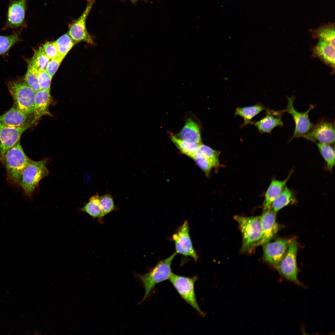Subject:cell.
Wrapping results in <instances>:
<instances>
[{"instance_id":"cell-1","label":"cell","mask_w":335,"mask_h":335,"mask_svg":"<svg viewBox=\"0 0 335 335\" xmlns=\"http://www.w3.org/2000/svg\"><path fill=\"white\" fill-rule=\"evenodd\" d=\"M31 160L19 141L7 152L2 163L6 169L7 181L15 185L20 186L22 173Z\"/></svg>"},{"instance_id":"cell-2","label":"cell","mask_w":335,"mask_h":335,"mask_svg":"<svg viewBox=\"0 0 335 335\" xmlns=\"http://www.w3.org/2000/svg\"><path fill=\"white\" fill-rule=\"evenodd\" d=\"M234 218L239 224L242 235L241 251L243 252H250L260 246L262 235L261 216H236Z\"/></svg>"},{"instance_id":"cell-3","label":"cell","mask_w":335,"mask_h":335,"mask_svg":"<svg viewBox=\"0 0 335 335\" xmlns=\"http://www.w3.org/2000/svg\"><path fill=\"white\" fill-rule=\"evenodd\" d=\"M176 254L174 252L169 257L159 261L146 274H135V278L141 283L145 289V294L141 302L148 297L156 284L169 279L172 273V262Z\"/></svg>"},{"instance_id":"cell-4","label":"cell","mask_w":335,"mask_h":335,"mask_svg":"<svg viewBox=\"0 0 335 335\" xmlns=\"http://www.w3.org/2000/svg\"><path fill=\"white\" fill-rule=\"evenodd\" d=\"M7 86L14 100V106L26 114H33L36 92L24 80L10 82Z\"/></svg>"},{"instance_id":"cell-5","label":"cell","mask_w":335,"mask_h":335,"mask_svg":"<svg viewBox=\"0 0 335 335\" xmlns=\"http://www.w3.org/2000/svg\"><path fill=\"white\" fill-rule=\"evenodd\" d=\"M47 161L31 160L24 169L21 175L20 186L25 194L31 196L40 181L49 173L46 167Z\"/></svg>"},{"instance_id":"cell-6","label":"cell","mask_w":335,"mask_h":335,"mask_svg":"<svg viewBox=\"0 0 335 335\" xmlns=\"http://www.w3.org/2000/svg\"><path fill=\"white\" fill-rule=\"evenodd\" d=\"M197 279L196 276L189 277L172 273L169 279L181 297L199 314L203 315V313L198 304L195 294L194 284Z\"/></svg>"},{"instance_id":"cell-7","label":"cell","mask_w":335,"mask_h":335,"mask_svg":"<svg viewBox=\"0 0 335 335\" xmlns=\"http://www.w3.org/2000/svg\"><path fill=\"white\" fill-rule=\"evenodd\" d=\"M287 98L288 103L284 111L292 116L295 125L294 132L290 140V141L294 138L303 137L309 132L313 124L309 118V113L315 106L310 105L306 111L304 112H299L295 109L293 106L295 97H287Z\"/></svg>"},{"instance_id":"cell-8","label":"cell","mask_w":335,"mask_h":335,"mask_svg":"<svg viewBox=\"0 0 335 335\" xmlns=\"http://www.w3.org/2000/svg\"><path fill=\"white\" fill-rule=\"evenodd\" d=\"M297 248V241L292 239L286 253L276 269L287 279L301 285L297 277L296 257Z\"/></svg>"},{"instance_id":"cell-9","label":"cell","mask_w":335,"mask_h":335,"mask_svg":"<svg viewBox=\"0 0 335 335\" xmlns=\"http://www.w3.org/2000/svg\"><path fill=\"white\" fill-rule=\"evenodd\" d=\"M303 138L314 142L318 141L331 145L334 144V121L322 118L316 123L313 124L309 132Z\"/></svg>"},{"instance_id":"cell-10","label":"cell","mask_w":335,"mask_h":335,"mask_svg":"<svg viewBox=\"0 0 335 335\" xmlns=\"http://www.w3.org/2000/svg\"><path fill=\"white\" fill-rule=\"evenodd\" d=\"M95 0H87L86 8L81 15L69 25L68 34L76 42L84 41L91 45H94L91 37L87 31L86 22Z\"/></svg>"},{"instance_id":"cell-11","label":"cell","mask_w":335,"mask_h":335,"mask_svg":"<svg viewBox=\"0 0 335 335\" xmlns=\"http://www.w3.org/2000/svg\"><path fill=\"white\" fill-rule=\"evenodd\" d=\"M292 239L280 238L263 245V259L276 268L286 253Z\"/></svg>"},{"instance_id":"cell-12","label":"cell","mask_w":335,"mask_h":335,"mask_svg":"<svg viewBox=\"0 0 335 335\" xmlns=\"http://www.w3.org/2000/svg\"><path fill=\"white\" fill-rule=\"evenodd\" d=\"M31 126L14 127L0 123V162L2 164L7 152L20 141L23 133Z\"/></svg>"},{"instance_id":"cell-13","label":"cell","mask_w":335,"mask_h":335,"mask_svg":"<svg viewBox=\"0 0 335 335\" xmlns=\"http://www.w3.org/2000/svg\"><path fill=\"white\" fill-rule=\"evenodd\" d=\"M28 0H9L4 28H16L25 25Z\"/></svg>"},{"instance_id":"cell-14","label":"cell","mask_w":335,"mask_h":335,"mask_svg":"<svg viewBox=\"0 0 335 335\" xmlns=\"http://www.w3.org/2000/svg\"><path fill=\"white\" fill-rule=\"evenodd\" d=\"M188 223L185 221L172 236L175 245L176 252L185 256H190L195 261L198 256L194 250L189 234Z\"/></svg>"},{"instance_id":"cell-15","label":"cell","mask_w":335,"mask_h":335,"mask_svg":"<svg viewBox=\"0 0 335 335\" xmlns=\"http://www.w3.org/2000/svg\"><path fill=\"white\" fill-rule=\"evenodd\" d=\"M33 114H27L15 106L0 115V123L10 127H23L32 124Z\"/></svg>"},{"instance_id":"cell-16","label":"cell","mask_w":335,"mask_h":335,"mask_svg":"<svg viewBox=\"0 0 335 335\" xmlns=\"http://www.w3.org/2000/svg\"><path fill=\"white\" fill-rule=\"evenodd\" d=\"M262 231L260 245L269 242L278 232L279 226L276 221V213L270 208L261 216Z\"/></svg>"},{"instance_id":"cell-17","label":"cell","mask_w":335,"mask_h":335,"mask_svg":"<svg viewBox=\"0 0 335 335\" xmlns=\"http://www.w3.org/2000/svg\"><path fill=\"white\" fill-rule=\"evenodd\" d=\"M284 112V110L275 111L269 109L264 118L257 121H252L251 124L254 125L261 133L270 134L275 127L283 126L282 115Z\"/></svg>"},{"instance_id":"cell-18","label":"cell","mask_w":335,"mask_h":335,"mask_svg":"<svg viewBox=\"0 0 335 335\" xmlns=\"http://www.w3.org/2000/svg\"><path fill=\"white\" fill-rule=\"evenodd\" d=\"M50 98V90L40 89L35 92L32 124L40 117L49 114Z\"/></svg>"},{"instance_id":"cell-19","label":"cell","mask_w":335,"mask_h":335,"mask_svg":"<svg viewBox=\"0 0 335 335\" xmlns=\"http://www.w3.org/2000/svg\"><path fill=\"white\" fill-rule=\"evenodd\" d=\"M315 55L334 69L335 67V46L319 40L313 49Z\"/></svg>"},{"instance_id":"cell-20","label":"cell","mask_w":335,"mask_h":335,"mask_svg":"<svg viewBox=\"0 0 335 335\" xmlns=\"http://www.w3.org/2000/svg\"><path fill=\"white\" fill-rule=\"evenodd\" d=\"M291 174L290 173L284 180H273L271 181L266 193L263 205L264 211L270 208L272 203L284 190Z\"/></svg>"},{"instance_id":"cell-21","label":"cell","mask_w":335,"mask_h":335,"mask_svg":"<svg viewBox=\"0 0 335 335\" xmlns=\"http://www.w3.org/2000/svg\"><path fill=\"white\" fill-rule=\"evenodd\" d=\"M178 135L179 136L178 137L180 138L198 144L201 143L199 127L191 118L187 119L185 123Z\"/></svg>"},{"instance_id":"cell-22","label":"cell","mask_w":335,"mask_h":335,"mask_svg":"<svg viewBox=\"0 0 335 335\" xmlns=\"http://www.w3.org/2000/svg\"><path fill=\"white\" fill-rule=\"evenodd\" d=\"M269 109L263 105L258 104L243 107H237L234 113L235 116L239 115L242 117L244 122L241 125L243 127L251 124V120L255 116L263 110Z\"/></svg>"},{"instance_id":"cell-23","label":"cell","mask_w":335,"mask_h":335,"mask_svg":"<svg viewBox=\"0 0 335 335\" xmlns=\"http://www.w3.org/2000/svg\"><path fill=\"white\" fill-rule=\"evenodd\" d=\"M334 23H329L311 32L313 37L328 42L335 46Z\"/></svg>"},{"instance_id":"cell-24","label":"cell","mask_w":335,"mask_h":335,"mask_svg":"<svg viewBox=\"0 0 335 335\" xmlns=\"http://www.w3.org/2000/svg\"><path fill=\"white\" fill-rule=\"evenodd\" d=\"M171 139L182 153L193 159L200 144L180 138L174 135L171 136Z\"/></svg>"},{"instance_id":"cell-25","label":"cell","mask_w":335,"mask_h":335,"mask_svg":"<svg viewBox=\"0 0 335 335\" xmlns=\"http://www.w3.org/2000/svg\"><path fill=\"white\" fill-rule=\"evenodd\" d=\"M293 192L285 187L281 193L271 203L270 208L276 214L284 207L291 203L294 199Z\"/></svg>"},{"instance_id":"cell-26","label":"cell","mask_w":335,"mask_h":335,"mask_svg":"<svg viewBox=\"0 0 335 335\" xmlns=\"http://www.w3.org/2000/svg\"><path fill=\"white\" fill-rule=\"evenodd\" d=\"M219 152L215 151L209 146L201 143L193 159L196 157L205 158L212 163L214 168H217L219 165Z\"/></svg>"},{"instance_id":"cell-27","label":"cell","mask_w":335,"mask_h":335,"mask_svg":"<svg viewBox=\"0 0 335 335\" xmlns=\"http://www.w3.org/2000/svg\"><path fill=\"white\" fill-rule=\"evenodd\" d=\"M321 155L325 161L328 169L332 171L335 165V150L331 144L315 142Z\"/></svg>"},{"instance_id":"cell-28","label":"cell","mask_w":335,"mask_h":335,"mask_svg":"<svg viewBox=\"0 0 335 335\" xmlns=\"http://www.w3.org/2000/svg\"><path fill=\"white\" fill-rule=\"evenodd\" d=\"M100 198L98 194H96L90 198L88 201L80 208V211L87 213L93 218L98 219L101 213Z\"/></svg>"},{"instance_id":"cell-29","label":"cell","mask_w":335,"mask_h":335,"mask_svg":"<svg viewBox=\"0 0 335 335\" xmlns=\"http://www.w3.org/2000/svg\"><path fill=\"white\" fill-rule=\"evenodd\" d=\"M50 60L42 47L40 46L34 51V55L29 61L37 70H46Z\"/></svg>"},{"instance_id":"cell-30","label":"cell","mask_w":335,"mask_h":335,"mask_svg":"<svg viewBox=\"0 0 335 335\" xmlns=\"http://www.w3.org/2000/svg\"><path fill=\"white\" fill-rule=\"evenodd\" d=\"M100 206L101 213L98 220L100 222H101L103 217L116 209L113 198L111 194L106 193L100 196Z\"/></svg>"},{"instance_id":"cell-31","label":"cell","mask_w":335,"mask_h":335,"mask_svg":"<svg viewBox=\"0 0 335 335\" xmlns=\"http://www.w3.org/2000/svg\"><path fill=\"white\" fill-rule=\"evenodd\" d=\"M55 42L60 55L65 57L76 43L68 33L60 36Z\"/></svg>"},{"instance_id":"cell-32","label":"cell","mask_w":335,"mask_h":335,"mask_svg":"<svg viewBox=\"0 0 335 335\" xmlns=\"http://www.w3.org/2000/svg\"><path fill=\"white\" fill-rule=\"evenodd\" d=\"M37 71V69L29 60L24 80L35 92L41 89L38 81Z\"/></svg>"},{"instance_id":"cell-33","label":"cell","mask_w":335,"mask_h":335,"mask_svg":"<svg viewBox=\"0 0 335 335\" xmlns=\"http://www.w3.org/2000/svg\"><path fill=\"white\" fill-rule=\"evenodd\" d=\"M19 32L9 36L0 35V55L7 53L15 43L20 41Z\"/></svg>"},{"instance_id":"cell-34","label":"cell","mask_w":335,"mask_h":335,"mask_svg":"<svg viewBox=\"0 0 335 335\" xmlns=\"http://www.w3.org/2000/svg\"><path fill=\"white\" fill-rule=\"evenodd\" d=\"M38 81L41 89L50 90L52 78L46 70L37 71Z\"/></svg>"},{"instance_id":"cell-35","label":"cell","mask_w":335,"mask_h":335,"mask_svg":"<svg viewBox=\"0 0 335 335\" xmlns=\"http://www.w3.org/2000/svg\"><path fill=\"white\" fill-rule=\"evenodd\" d=\"M42 47L44 52L50 60L60 56L55 42H47L43 44Z\"/></svg>"},{"instance_id":"cell-36","label":"cell","mask_w":335,"mask_h":335,"mask_svg":"<svg viewBox=\"0 0 335 335\" xmlns=\"http://www.w3.org/2000/svg\"><path fill=\"white\" fill-rule=\"evenodd\" d=\"M193 159L196 164L204 172L207 176L210 174L212 168H214L212 163L205 158L200 157H196Z\"/></svg>"},{"instance_id":"cell-37","label":"cell","mask_w":335,"mask_h":335,"mask_svg":"<svg viewBox=\"0 0 335 335\" xmlns=\"http://www.w3.org/2000/svg\"><path fill=\"white\" fill-rule=\"evenodd\" d=\"M65 57L59 56L56 58L50 60L47 66L46 70L51 78H52L56 72Z\"/></svg>"},{"instance_id":"cell-38","label":"cell","mask_w":335,"mask_h":335,"mask_svg":"<svg viewBox=\"0 0 335 335\" xmlns=\"http://www.w3.org/2000/svg\"><path fill=\"white\" fill-rule=\"evenodd\" d=\"M130 0L131 1H132V2H135L136 1H138V0Z\"/></svg>"}]
</instances>
